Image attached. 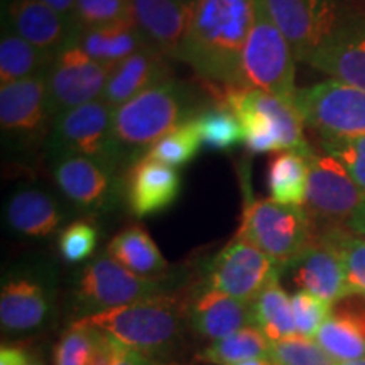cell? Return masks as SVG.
I'll return each mask as SVG.
<instances>
[{
	"label": "cell",
	"mask_w": 365,
	"mask_h": 365,
	"mask_svg": "<svg viewBox=\"0 0 365 365\" xmlns=\"http://www.w3.org/2000/svg\"><path fill=\"white\" fill-rule=\"evenodd\" d=\"M71 43L78 46L91 59L107 66H115L140 49L148 48V43L134 22L93 27V29H75Z\"/></svg>",
	"instance_id": "484cf974"
},
{
	"label": "cell",
	"mask_w": 365,
	"mask_h": 365,
	"mask_svg": "<svg viewBox=\"0 0 365 365\" xmlns=\"http://www.w3.org/2000/svg\"><path fill=\"white\" fill-rule=\"evenodd\" d=\"M319 148L345 168L365 196V135L319 137Z\"/></svg>",
	"instance_id": "d590c367"
},
{
	"label": "cell",
	"mask_w": 365,
	"mask_h": 365,
	"mask_svg": "<svg viewBox=\"0 0 365 365\" xmlns=\"http://www.w3.org/2000/svg\"><path fill=\"white\" fill-rule=\"evenodd\" d=\"M130 2H132V0H130Z\"/></svg>",
	"instance_id": "681fc988"
},
{
	"label": "cell",
	"mask_w": 365,
	"mask_h": 365,
	"mask_svg": "<svg viewBox=\"0 0 365 365\" xmlns=\"http://www.w3.org/2000/svg\"><path fill=\"white\" fill-rule=\"evenodd\" d=\"M29 360V355L17 346L4 345L0 350V365H27Z\"/></svg>",
	"instance_id": "b9f144b4"
},
{
	"label": "cell",
	"mask_w": 365,
	"mask_h": 365,
	"mask_svg": "<svg viewBox=\"0 0 365 365\" xmlns=\"http://www.w3.org/2000/svg\"><path fill=\"white\" fill-rule=\"evenodd\" d=\"M255 17V0H196L180 59L222 88L239 86L240 61Z\"/></svg>",
	"instance_id": "6da1fadb"
},
{
	"label": "cell",
	"mask_w": 365,
	"mask_h": 365,
	"mask_svg": "<svg viewBox=\"0 0 365 365\" xmlns=\"http://www.w3.org/2000/svg\"><path fill=\"white\" fill-rule=\"evenodd\" d=\"M282 271H287L296 291H307L317 298L335 304L349 296L344 264L335 247L319 239L312 242L304 252H301L293 262Z\"/></svg>",
	"instance_id": "ac0fdd59"
},
{
	"label": "cell",
	"mask_w": 365,
	"mask_h": 365,
	"mask_svg": "<svg viewBox=\"0 0 365 365\" xmlns=\"http://www.w3.org/2000/svg\"><path fill=\"white\" fill-rule=\"evenodd\" d=\"M291 307H293V318L296 331L299 336L314 339L319 328L330 317L331 304L307 293V291H294L291 294Z\"/></svg>",
	"instance_id": "f35d334b"
},
{
	"label": "cell",
	"mask_w": 365,
	"mask_h": 365,
	"mask_svg": "<svg viewBox=\"0 0 365 365\" xmlns=\"http://www.w3.org/2000/svg\"><path fill=\"white\" fill-rule=\"evenodd\" d=\"M54 180L70 202L81 208L103 207L112 191V171L83 156H66L54 164Z\"/></svg>",
	"instance_id": "7402d4cb"
},
{
	"label": "cell",
	"mask_w": 365,
	"mask_h": 365,
	"mask_svg": "<svg viewBox=\"0 0 365 365\" xmlns=\"http://www.w3.org/2000/svg\"><path fill=\"white\" fill-rule=\"evenodd\" d=\"M309 176L307 210L309 217L328 222H349L365 196L341 164L327 153L308 156Z\"/></svg>",
	"instance_id": "4fadbf2b"
},
{
	"label": "cell",
	"mask_w": 365,
	"mask_h": 365,
	"mask_svg": "<svg viewBox=\"0 0 365 365\" xmlns=\"http://www.w3.org/2000/svg\"><path fill=\"white\" fill-rule=\"evenodd\" d=\"M281 269L247 240L235 237L210 262L205 287L252 304Z\"/></svg>",
	"instance_id": "8fae6325"
},
{
	"label": "cell",
	"mask_w": 365,
	"mask_h": 365,
	"mask_svg": "<svg viewBox=\"0 0 365 365\" xmlns=\"http://www.w3.org/2000/svg\"><path fill=\"white\" fill-rule=\"evenodd\" d=\"M100 330L73 323L54 349V365H86L98 344Z\"/></svg>",
	"instance_id": "74e56055"
},
{
	"label": "cell",
	"mask_w": 365,
	"mask_h": 365,
	"mask_svg": "<svg viewBox=\"0 0 365 365\" xmlns=\"http://www.w3.org/2000/svg\"><path fill=\"white\" fill-rule=\"evenodd\" d=\"M181 176L176 168L140 158L127 168L124 191L132 215L144 218L168 210L180 198Z\"/></svg>",
	"instance_id": "e0dca14e"
},
{
	"label": "cell",
	"mask_w": 365,
	"mask_h": 365,
	"mask_svg": "<svg viewBox=\"0 0 365 365\" xmlns=\"http://www.w3.org/2000/svg\"><path fill=\"white\" fill-rule=\"evenodd\" d=\"M44 4H48L49 7L54 9L58 14L68 17V19L73 21V14H75V6L76 0H43Z\"/></svg>",
	"instance_id": "f6af8a7d"
},
{
	"label": "cell",
	"mask_w": 365,
	"mask_h": 365,
	"mask_svg": "<svg viewBox=\"0 0 365 365\" xmlns=\"http://www.w3.org/2000/svg\"><path fill=\"white\" fill-rule=\"evenodd\" d=\"M27 365H43L41 362H38V360H29V364Z\"/></svg>",
	"instance_id": "c3c4849f"
},
{
	"label": "cell",
	"mask_w": 365,
	"mask_h": 365,
	"mask_svg": "<svg viewBox=\"0 0 365 365\" xmlns=\"http://www.w3.org/2000/svg\"><path fill=\"white\" fill-rule=\"evenodd\" d=\"M202 137L196 127L195 117L178 125L175 130L159 139L145 156L171 168H182L198 156L202 148Z\"/></svg>",
	"instance_id": "d6a6232c"
},
{
	"label": "cell",
	"mask_w": 365,
	"mask_h": 365,
	"mask_svg": "<svg viewBox=\"0 0 365 365\" xmlns=\"http://www.w3.org/2000/svg\"><path fill=\"white\" fill-rule=\"evenodd\" d=\"M272 21L293 48L296 61L308 63L349 11L340 0H264Z\"/></svg>",
	"instance_id": "7c38bea8"
},
{
	"label": "cell",
	"mask_w": 365,
	"mask_h": 365,
	"mask_svg": "<svg viewBox=\"0 0 365 365\" xmlns=\"http://www.w3.org/2000/svg\"><path fill=\"white\" fill-rule=\"evenodd\" d=\"M9 227L24 237L53 235L63 222V212L51 195L38 188L17 190L6 205Z\"/></svg>",
	"instance_id": "cb8c5ba5"
},
{
	"label": "cell",
	"mask_w": 365,
	"mask_h": 365,
	"mask_svg": "<svg viewBox=\"0 0 365 365\" xmlns=\"http://www.w3.org/2000/svg\"><path fill=\"white\" fill-rule=\"evenodd\" d=\"M188 317L195 331L215 341L252 325V307L220 291L205 287L191 301Z\"/></svg>",
	"instance_id": "603a6c76"
},
{
	"label": "cell",
	"mask_w": 365,
	"mask_h": 365,
	"mask_svg": "<svg viewBox=\"0 0 365 365\" xmlns=\"http://www.w3.org/2000/svg\"><path fill=\"white\" fill-rule=\"evenodd\" d=\"M271 359L276 365H340L318 345L317 340L299 335L274 341Z\"/></svg>",
	"instance_id": "8d00e7d4"
},
{
	"label": "cell",
	"mask_w": 365,
	"mask_h": 365,
	"mask_svg": "<svg viewBox=\"0 0 365 365\" xmlns=\"http://www.w3.org/2000/svg\"><path fill=\"white\" fill-rule=\"evenodd\" d=\"M296 56L284 34L272 21L264 0H255V17L240 61L237 88L266 91L276 97H296Z\"/></svg>",
	"instance_id": "5b68a950"
},
{
	"label": "cell",
	"mask_w": 365,
	"mask_h": 365,
	"mask_svg": "<svg viewBox=\"0 0 365 365\" xmlns=\"http://www.w3.org/2000/svg\"><path fill=\"white\" fill-rule=\"evenodd\" d=\"M168 80H171L170 58L148 46L113 66L102 100L110 108H117Z\"/></svg>",
	"instance_id": "44dd1931"
},
{
	"label": "cell",
	"mask_w": 365,
	"mask_h": 365,
	"mask_svg": "<svg viewBox=\"0 0 365 365\" xmlns=\"http://www.w3.org/2000/svg\"><path fill=\"white\" fill-rule=\"evenodd\" d=\"M294 105L304 125L319 137L365 135V91L325 80L296 91Z\"/></svg>",
	"instance_id": "ba28073f"
},
{
	"label": "cell",
	"mask_w": 365,
	"mask_h": 365,
	"mask_svg": "<svg viewBox=\"0 0 365 365\" xmlns=\"http://www.w3.org/2000/svg\"><path fill=\"white\" fill-rule=\"evenodd\" d=\"M271 345L257 327L250 325L210 344L200 357L213 365H235L245 360L271 357Z\"/></svg>",
	"instance_id": "4dcf8cb0"
},
{
	"label": "cell",
	"mask_w": 365,
	"mask_h": 365,
	"mask_svg": "<svg viewBox=\"0 0 365 365\" xmlns=\"http://www.w3.org/2000/svg\"><path fill=\"white\" fill-rule=\"evenodd\" d=\"M161 293H170L163 277L139 276L103 254L81 271L76 304L81 317H88Z\"/></svg>",
	"instance_id": "52a82bcc"
},
{
	"label": "cell",
	"mask_w": 365,
	"mask_h": 365,
	"mask_svg": "<svg viewBox=\"0 0 365 365\" xmlns=\"http://www.w3.org/2000/svg\"><path fill=\"white\" fill-rule=\"evenodd\" d=\"M220 105L240 120L244 144L252 154L296 150L309 156L312 145L304 139V122L293 100L249 88H223Z\"/></svg>",
	"instance_id": "277c9868"
},
{
	"label": "cell",
	"mask_w": 365,
	"mask_h": 365,
	"mask_svg": "<svg viewBox=\"0 0 365 365\" xmlns=\"http://www.w3.org/2000/svg\"><path fill=\"white\" fill-rule=\"evenodd\" d=\"M185 303L178 294L161 293L107 312L76 319L97 328L137 352L149 357L170 352L181 333Z\"/></svg>",
	"instance_id": "3957f363"
},
{
	"label": "cell",
	"mask_w": 365,
	"mask_h": 365,
	"mask_svg": "<svg viewBox=\"0 0 365 365\" xmlns=\"http://www.w3.org/2000/svg\"><path fill=\"white\" fill-rule=\"evenodd\" d=\"M54 58L56 56L41 51L11 29L4 31L0 41V81L6 85L34 76H46Z\"/></svg>",
	"instance_id": "f546056e"
},
{
	"label": "cell",
	"mask_w": 365,
	"mask_h": 365,
	"mask_svg": "<svg viewBox=\"0 0 365 365\" xmlns=\"http://www.w3.org/2000/svg\"><path fill=\"white\" fill-rule=\"evenodd\" d=\"M112 113L113 108L100 98L54 117L48 144L56 161L66 156H83L115 171Z\"/></svg>",
	"instance_id": "9c48e42d"
},
{
	"label": "cell",
	"mask_w": 365,
	"mask_h": 365,
	"mask_svg": "<svg viewBox=\"0 0 365 365\" xmlns=\"http://www.w3.org/2000/svg\"><path fill=\"white\" fill-rule=\"evenodd\" d=\"M250 307H252V325L257 327L271 344L298 335L291 296L281 286L279 277L269 282Z\"/></svg>",
	"instance_id": "f1b7e54d"
},
{
	"label": "cell",
	"mask_w": 365,
	"mask_h": 365,
	"mask_svg": "<svg viewBox=\"0 0 365 365\" xmlns=\"http://www.w3.org/2000/svg\"><path fill=\"white\" fill-rule=\"evenodd\" d=\"M340 365H365V359L352 360V362H345V364H340Z\"/></svg>",
	"instance_id": "7dc6e473"
},
{
	"label": "cell",
	"mask_w": 365,
	"mask_h": 365,
	"mask_svg": "<svg viewBox=\"0 0 365 365\" xmlns=\"http://www.w3.org/2000/svg\"><path fill=\"white\" fill-rule=\"evenodd\" d=\"M235 365H276V362L271 357H261V359H252V360H245V362L235 364Z\"/></svg>",
	"instance_id": "bcb514c9"
},
{
	"label": "cell",
	"mask_w": 365,
	"mask_h": 365,
	"mask_svg": "<svg viewBox=\"0 0 365 365\" xmlns=\"http://www.w3.org/2000/svg\"><path fill=\"white\" fill-rule=\"evenodd\" d=\"M132 19L130 0H76L73 24L75 29H93Z\"/></svg>",
	"instance_id": "e575fe53"
},
{
	"label": "cell",
	"mask_w": 365,
	"mask_h": 365,
	"mask_svg": "<svg viewBox=\"0 0 365 365\" xmlns=\"http://www.w3.org/2000/svg\"><path fill=\"white\" fill-rule=\"evenodd\" d=\"M98 244V230L88 220H76L59 234L58 247L68 262H81L93 254Z\"/></svg>",
	"instance_id": "ab89813d"
},
{
	"label": "cell",
	"mask_w": 365,
	"mask_h": 365,
	"mask_svg": "<svg viewBox=\"0 0 365 365\" xmlns=\"http://www.w3.org/2000/svg\"><path fill=\"white\" fill-rule=\"evenodd\" d=\"M127 349H129V346L120 344V341L115 340L110 335H107V333L100 331L98 344L95 346L93 354H91V357L86 365H113Z\"/></svg>",
	"instance_id": "60d3db41"
},
{
	"label": "cell",
	"mask_w": 365,
	"mask_h": 365,
	"mask_svg": "<svg viewBox=\"0 0 365 365\" xmlns=\"http://www.w3.org/2000/svg\"><path fill=\"white\" fill-rule=\"evenodd\" d=\"M202 143L215 150H230L244 144V130L240 120L230 108L223 105L203 108L195 117Z\"/></svg>",
	"instance_id": "1f68e13d"
},
{
	"label": "cell",
	"mask_w": 365,
	"mask_h": 365,
	"mask_svg": "<svg viewBox=\"0 0 365 365\" xmlns=\"http://www.w3.org/2000/svg\"><path fill=\"white\" fill-rule=\"evenodd\" d=\"M312 227V217L304 207L282 205L271 198L249 200L237 237L284 269L313 242Z\"/></svg>",
	"instance_id": "8992f818"
},
{
	"label": "cell",
	"mask_w": 365,
	"mask_h": 365,
	"mask_svg": "<svg viewBox=\"0 0 365 365\" xmlns=\"http://www.w3.org/2000/svg\"><path fill=\"white\" fill-rule=\"evenodd\" d=\"M7 29L41 51L56 56L73 41L75 24L43 0H9Z\"/></svg>",
	"instance_id": "d6986e66"
},
{
	"label": "cell",
	"mask_w": 365,
	"mask_h": 365,
	"mask_svg": "<svg viewBox=\"0 0 365 365\" xmlns=\"http://www.w3.org/2000/svg\"><path fill=\"white\" fill-rule=\"evenodd\" d=\"M314 340L339 364L365 359V296L349 294L331 304Z\"/></svg>",
	"instance_id": "ffe728a7"
},
{
	"label": "cell",
	"mask_w": 365,
	"mask_h": 365,
	"mask_svg": "<svg viewBox=\"0 0 365 365\" xmlns=\"http://www.w3.org/2000/svg\"><path fill=\"white\" fill-rule=\"evenodd\" d=\"M112 70L113 66L95 61L76 44L63 48L44 76L53 120L59 113L102 98Z\"/></svg>",
	"instance_id": "30bf717a"
},
{
	"label": "cell",
	"mask_w": 365,
	"mask_h": 365,
	"mask_svg": "<svg viewBox=\"0 0 365 365\" xmlns=\"http://www.w3.org/2000/svg\"><path fill=\"white\" fill-rule=\"evenodd\" d=\"M196 0H132V19L149 48L180 59Z\"/></svg>",
	"instance_id": "2e32d148"
},
{
	"label": "cell",
	"mask_w": 365,
	"mask_h": 365,
	"mask_svg": "<svg viewBox=\"0 0 365 365\" xmlns=\"http://www.w3.org/2000/svg\"><path fill=\"white\" fill-rule=\"evenodd\" d=\"M309 176L308 156L296 150H279L267 164V188L271 200L282 205L304 207Z\"/></svg>",
	"instance_id": "83f0119b"
},
{
	"label": "cell",
	"mask_w": 365,
	"mask_h": 365,
	"mask_svg": "<svg viewBox=\"0 0 365 365\" xmlns=\"http://www.w3.org/2000/svg\"><path fill=\"white\" fill-rule=\"evenodd\" d=\"M308 65L365 91V14L346 12Z\"/></svg>",
	"instance_id": "9a60e30c"
},
{
	"label": "cell",
	"mask_w": 365,
	"mask_h": 365,
	"mask_svg": "<svg viewBox=\"0 0 365 365\" xmlns=\"http://www.w3.org/2000/svg\"><path fill=\"white\" fill-rule=\"evenodd\" d=\"M346 225H349V228L354 234H357L365 239V200L364 203L355 210L354 215L350 217L349 222H346Z\"/></svg>",
	"instance_id": "ee69618b"
},
{
	"label": "cell",
	"mask_w": 365,
	"mask_h": 365,
	"mask_svg": "<svg viewBox=\"0 0 365 365\" xmlns=\"http://www.w3.org/2000/svg\"><path fill=\"white\" fill-rule=\"evenodd\" d=\"M202 110L196 105L191 88L173 78L113 108L112 140L115 166H132L159 139Z\"/></svg>",
	"instance_id": "7a4b0ae2"
},
{
	"label": "cell",
	"mask_w": 365,
	"mask_h": 365,
	"mask_svg": "<svg viewBox=\"0 0 365 365\" xmlns=\"http://www.w3.org/2000/svg\"><path fill=\"white\" fill-rule=\"evenodd\" d=\"M48 294L38 281L16 277L0 291V323L4 330L27 331L38 328L48 314Z\"/></svg>",
	"instance_id": "d4e9b609"
},
{
	"label": "cell",
	"mask_w": 365,
	"mask_h": 365,
	"mask_svg": "<svg viewBox=\"0 0 365 365\" xmlns=\"http://www.w3.org/2000/svg\"><path fill=\"white\" fill-rule=\"evenodd\" d=\"M49 120L53 122V115L44 76L0 86V127L4 135L21 144H36L46 135Z\"/></svg>",
	"instance_id": "5bb4252c"
},
{
	"label": "cell",
	"mask_w": 365,
	"mask_h": 365,
	"mask_svg": "<svg viewBox=\"0 0 365 365\" xmlns=\"http://www.w3.org/2000/svg\"><path fill=\"white\" fill-rule=\"evenodd\" d=\"M107 254L129 271L144 277H159L170 267L156 242L140 225L118 232L108 244Z\"/></svg>",
	"instance_id": "4316f807"
},
{
	"label": "cell",
	"mask_w": 365,
	"mask_h": 365,
	"mask_svg": "<svg viewBox=\"0 0 365 365\" xmlns=\"http://www.w3.org/2000/svg\"><path fill=\"white\" fill-rule=\"evenodd\" d=\"M113 365H158L156 360L143 352H137V350L127 349L124 354L118 357V360Z\"/></svg>",
	"instance_id": "7bdbcfd3"
},
{
	"label": "cell",
	"mask_w": 365,
	"mask_h": 365,
	"mask_svg": "<svg viewBox=\"0 0 365 365\" xmlns=\"http://www.w3.org/2000/svg\"><path fill=\"white\" fill-rule=\"evenodd\" d=\"M339 252L344 264L349 294L365 296V239L352 230L330 228L325 235L319 237Z\"/></svg>",
	"instance_id": "836d02e7"
}]
</instances>
